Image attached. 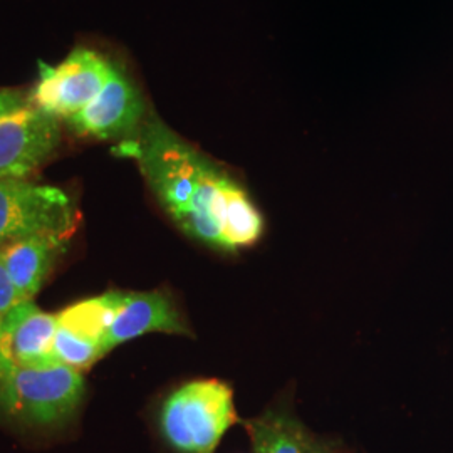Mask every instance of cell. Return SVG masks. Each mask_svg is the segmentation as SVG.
Segmentation results:
<instances>
[{"label":"cell","mask_w":453,"mask_h":453,"mask_svg":"<svg viewBox=\"0 0 453 453\" xmlns=\"http://www.w3.org/2000/svg\"><path fill=\"white\" fill-rule=\"evenodd\" d=\"M19 303L22 301L0 254V318H4L11 309L16 308Z\"/></svg>","instance_id":"4fadbf2b"},{"label":"cell","mask_w":453,"mask_h":453,"mask_svg":"<svg viewBox=\"0 0 453 453\" xmlns=\"http://www.w3.org/2000/svg\"><path fill=\"white\" fill-rule=\"evenodd\" d=\"M61 142L59 121L26 106L0 121V180L26 179Z\"/></svg>","instance_id":"ba28073f"},{"label":"cell","mask_w":453,"mask_h":453,"mask_svg":"<svg viewBox=\"0 0 453 453\" xmlns=\"http://www.w3.org/2000/svg\"><path fill=\"white\" fill-rule=\"evenodd\" d=\"M0 327H2V318H0Z\"/></svg>","instance_id":"2e32d148"},{"label":"cell","mask_w":453,"mask_h":453,"mask_svg":"<svg viewBox=\"0 0 453 453\" xmlns=\"http://www.w3.org/2000/svg\"><path fill=\"white\" fill-rule=\"evenodd\" d=\"M241 421L234 389L209 378L173 389L160 410V430L179 453H215L226 432Z\"/></svg>","instance_id":"7a4b0ae2"},{"label":"cell","mask_w":453,"mask_h":453,"mask_svg":"<svg viewBox=\"0 0 453 453\" xmlns=\"http://www.w3.org/2000/svg\"><path fill=\"white\" fill-rule=\"evenodd\" d=\"M123 292L110 291L80 301L56 314L54 359L73 370H88L104 355V338L113 323Z\"/></svg>","instance_id":"8992f818"},{"label":"cell","mask_w":453,"mask_h":453,"mask_svg":"<svg viewBox=\"0 0 453 453\" xmlns=\"http://www.w3.org/2000/svg\"><path fill=\"white\" fill-rule=\"evenodd\" d=\"M254 453H304L309 432L284 408H269L259 417L242 421Z\"/></svg>","instance_id":"7c38bea8"},{"label":"cell","mask_w":453,"mask_h":453,"mask_svg":"<svg viewBox=\"0 0 453 453\" xmlns=\"http://www.w3.org/2000/svg\"><path fill=\"white\" fill-rule=\"evenodd\" d=\"M111 63L95 50L74 49L63 63H39V80L34 86V108L56 119L71 118L88 106L103 89Z\"/></svg>","instance_id":"5b68a950"},{"label":"cell","mask_w":453,"mask_h":453,"mask_svg":"<svg viewBox=\"0 0 453 453\" xmlns=\"http://www.w3.org/2000/svg\"><path fill=\"white\" fill-rule=\"evenodd\" d=\"M26 108V97L14 89H0V121Z\"/></svg>","instance_id":"5bb4252c"},{"label":"cell","mask_w":453,"mask_h":453,"mask_svg":"<svg viewBox=\"0 0 453 453\" xmlns=\"http://www.w3.org/2000/svg\"><path fill=\"white\" fill-rule=\"evenodd\" d=\"M150 333L192 336L188 323L170 294L165 291L123 292V299L104 338V355L119 344Z\"/></svg>","instance_id":"9c48e42d"},{"label":"cell","mask_w":453,"mask_h":453,"mask_svg":"<svg viewBox=\"0 0 453 453\" xmlns=\"http://www.w3.org/2000/svg\"><path fill=\"white\" fill-rule=\"evenodd\" d=\"M56 316L22 301L2 318L0 368L46 366L58 363L52 355Z\"/></svg>","instance_id":"30bf717a"},{"label":"cell","mask_w":453,"mask_h":453,"mask_svg":"<svg viewBox=\"0 0 453 453\" xmlns=\"http://www.w3.org/2000/svg\"><path fill=\"white\" fill-rule=\"evenodd\" d=\"M304 453H340L338 449H334L333 445L326 443L323 440H318V438L311 437L309 434L308 441H306V450Z\"/></svg>","instance_id":"9a60e30c"},{"label":"cell","mask_w":453,"mask_h":453,"mask_svg":"<svg viewBox=\"0 0 453 453\" xmlns=\"http://www.w3.org/2000/svg\"><path fill=\"white\" fill-rule=\"evenodd\" d=\"M65 243L67 241L59 237L37 235L0 245V254L20 301H33L42 289Z\"/></svg>","instance_id":"8fae6325"},{"label":"cell","mask_w":453,"mask_h":453,"mask_svg":"<svg viewBox=\"0 0 453 453\" xmlns=\"http://www.w3.org/2000/svg\"><path fill=\"white\" fill-rule=\"evenodd\" d=\"M78 211L65 190L26 179L0 180V245L48 235L67 241Z\"/></svg>","instance_id":"277c9868"},{"label":"cell","mask_w":453,"mask_h":453,"mask_svg":"<svg viewBox=\"0 0 453 453\" xmlns=\"http://www.w3.org/2000/svg\"><path fill=\"white\" fill-rule=\"evenodd\" d=\"M81 372L61 363L0 368V413L35 426L67 420L81 403Z\"/></svg>","instance_id":"3957f363"},{"label":"cell","mask_w":453,"mask_h":453,"mask_svg":"<svg viewBox=\"0 0 453 453\" xmlns=\"http://www.w3.org/2000/svg\"><path fill=\"white\" fill-rule=\"evenodd\" d=\"M145 119V101L119 65H111L110 76L97 96L81 111L67 118L73 130L96 140L131 138Z\"/></svg>","instance_id":"52a82bcc"},{"label":"cell","mask_w":453,"mask_h":453,"mask_svg":"<svg viewBox=\"0 0 453 453\" xmlns=\"http://www.w3.org/2000/svg\"><path fill=\"white\" fill-rule=\"evenodd\" d=\"M123 150L140 165L163 211L188 237L226 254L262 239L264 215L242 183L162 121L143 123Z\"/></svg>","instance_id":"6da1fadb"}]
</instances>
